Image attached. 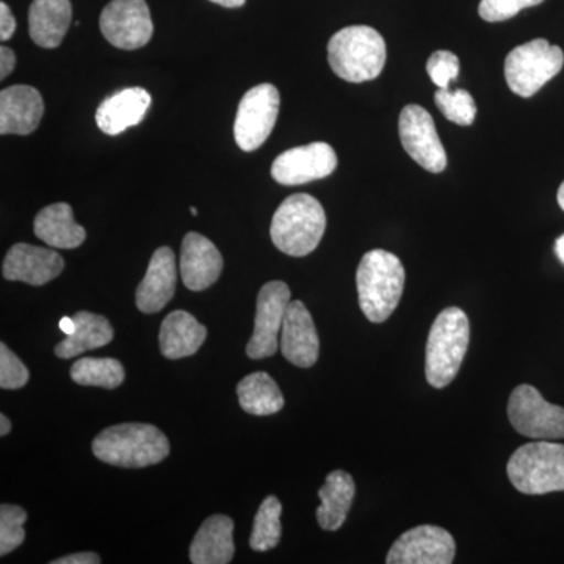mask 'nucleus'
I'll use <instances>...</instances> for the list:
<instances>
[{
    "instance_id": "1",
    "label": "nucleus",
    "mask_w": 564,
    "mask_h": 564,
    "mask_svg": "<svg viewBox=\"0 0 564 564\" xmlns=\"http://www.w3.org/2000/svg\"><path fill=\"white\" fill-rule=\"evenodd\" d=\"M91 451L96 458L110 466L140 469L162 463L170 455V443L165 434L150 423H121L99 433Z\"/></svg>"
},
{
    "instance_id": "2",
    "label": "nucleus",
    "mask_w": 564,
    "mask_h": 564,
    "mask_svg": "<svg viewBox=\"0 0 564 564\" xmlns=\"http://www.w3.org/2000/svg\"><path fill=\"white\" fill-rule=\"evenodd\" d=\"M404 267L392 252H366L356 272L359 306L372 323H383L393 314L402 300Z\"/></svg>"
},
{
    "instance_id": "3",
    "label": "nucleus",
    "mask_w": 564,
    "mask_h": 564,
    "mask_svg": "<svg viewBox=\"0 0 564 564\" xmlns=\"http://www.w3.org/2000/svg\"><path fill=\"white\" fill-rule=\"evenodd\" d=\"M470 325L459 307H447L430 329L425 350L426 381L436 389L452 383L469 348Z\"/></svg>"
},
{
    "instance_id": "4",
    "label": "nucleus",
    "mask_w": 564,
    "mask_h": 564,
    "mask_svg": "<svg viewBox=\"0 0 564 564\" xmlns=\"http://www.w3.org/2000/svg\"><path fill=\"white\" fill-rule=\"evenodd\" d=\"M386 41L369 25H350L333 35L328 43L329 66L340 79L361 84L383 73Z\"/></svg>"
},
{
    "instance_id": "5",
    "label": "nucleus",
    "mask_w": 564,
    "mask_h": 564,
    "mask_svg": "<svg viewBox=\"0 0 564 564\" xmlns=\"http://www.w3.org/2000/svg\"><path fill=\"white\" fill-rule=\"evenodd\" d=\"M326 229V215L314 196L296 193L282 202L274 212L270 236L274 247L292 256L303 258L318 247Z\"/></svg>"
},
{
    "instance_id": "6",
    "label": "nucleus",
    "mask_w": 564,
    "mask_h": 564,
    "mask_svg": "<svg viewBox=\"0 0 564 564\" xmlns=\"http://www.w3.org/2000/svg\"><path fill=\"white\" fill-rule=\"evenodd\" d=\"M508 478L529 496L564 491V444L534 441L519 447L507 466Z\"/></svg>"
},
{
    "instance_id": "7",
    "label": "nucleus",
    "mask_w": 564,
    "mask_h": 564,
    "mask_svg": "<svg viewBox=\"0 0 564 564\" xmlns=\"http://www.w3.org/2000/svg\"><path fill=\"white\" fill-rule=\"evenodd\" d=\"M564 54L560 46L538 39L514 47L505 61V79L514 95L532 98L563 69Z\"/></svg>"
},
{
    "instance_id": "8",
    "label": "nucleus",
    "mask_w": 564,
    "mask_h": 564,
    "mask_svg": "<svg viewBox=\"0 0 564 564\" xmlns=\"http://www.w3.org/2000/svg\"><path fill=\"white\" fill-rule=\"evenodd\" d=\"M508 417L516 432L536 441L564 440V408L549 403L533 386L511 392Z\"/></svg>"
},
{
    "instance_id": "9",
    "label": "nucleus",
    "mask_w": 564,
    "mask_h": 564,
    "mask_svg": "<svg viewBox=\"0 0 564 564\" xmlns=\"http://www.w3.org/2000/svg\"><path fill=\"white\" fill-rule=\"evenodd\" d=\"M280 91L272 84H261L243 96L234 122L237 147L245 152L259 150L276 124Z\"/></svg>"
},
{
    "instance_id": "10",
    "label": "nucleus",
    "mask_w": 564,
    "mask_h": 564,
    "mask_svg": "<svg viewBox=\"0 0 564 564\" xmlns=\"http://www.w3.org/2000/svg\"><path fill=\"white\" fill-rule=\"evenodd\" d=\"M99 28L104 39L122 51L147 46L154 33L150 7L144 0H111L102 10Z\"/></svg>"
},
{
    "instance_id": "11",
    "label": "nucleus",
    "mask_w": 564,
    "mask_h": 564,
    "mask_svg": "<svg viewBox=\"0 0 564 564\" xmlns=\"http://www.w3.org/2000/svg\"><path fill=\"white\" fill-rule=\"evenodd\" d=\"M289 303L291 289L285 282L270 281L263 285L256 303L254 333L247 345L248 358H270L278 351Z\"/></svg>"
},
{
    "instance_id": "12",
    "label": "nucleus",
    "mask_w": 564,
    "mask_h": 564,
    "mask_svg": "<svg viewBox=\"0 0 564 564\" xmlns=\"http://www.w3.org/2000/svg\"><path fill=\"white\" fill-rule=\"evenodd\" d=\"M400 140L404 151L414 162L430 173L444 172L447 166V152H445L432 115L423 107H404L399 120Z\"/></svg>"
},
{
    "instance_id": "13",
    "label": "nucleus",
    "mask_w": 564,
    "mask_h": 564,
    "mask_svg": "<svg viewBox=\"0 0 564 564\" xmlns=\"http://www.w3.org/2000/svg\"><path fill=\"white\" fill-rule=\"evenodd\" d=\"M454 536L436 525H419L404 532L389 551L388 564H451L454 563Z\"/></svg>"
},
{
    "instance_id": "14",
    "label": "nucleus",
    "mask_w": 564,
    "mask_h": 564,
    "mask_svg": "<svg viewBox=\"0 0 564 564\" xmlns=\"http://www.w3.org/2000/svg\"><path fill=\"white\" fill-rule=\"evenodd\" d=\"M336 151L323 141L292 148L274 159L272 176L278 184L302 185L336 172Z\"/></svg>"
},
{
    "instance_id": "15",
    "label": "nucleus",
    "mask_w": 564,
    "mask_h": 564,
    "mask_svg": "<svg viewBox=\"0 0 564 564\" xmlns=\"http://www.w3.org/2000/svg\"><path fill=\"white\" fill-rule=\"evenodd\" d=\"M280 347L282 356L293 366L313 367L318 359L321 340L307 307L302 302L289 303L282 323Z\"/></svg>"
},
{
    "instance_id": "16",
    "label": "nucleus",
    "mask_w": 564,
    "mask_h": 564,
    "mask_svg": "<svg viewBox=\"0 0 564 564\" xmlns=\"http://www.w3.org/2000/svg\"><path fill=\"white\" fill-rule=\"evenodd\" d=\"M63 269L65 261L57 251L29 243H17L7 252L2 274L7 281L44 285L55 280Z\"/></svg>"
},
{
    "instance_id": "17",
    "label": "nucleus",
    "mask_w": 564,
    "mask_h": 564,
    "mask_svg": "<svg viewBox=\"0 0 564 564\" xmlns=\"http://www.w3.org/2000/svg\"><path fill=\"white\" fill-rule=\"evenodd\" d=\"M221 270L218 248L202 234L188 232L181 247V276L185 288L193 292L206 291L220 278Z\"/></svg>"
},
{
    "instance_id": "18",
    "label": "nucleus",
    "mask_w": 564,
    "mask_h": 564,
    "mask_svg": "<svg viewBox=\"0 0 564 564\" xmlns=\"http://www.w3.org/2000/svg\"><path fill=\"white\" fill-rule=\"evenodd\" d=\"M176 281V256L172 248H159L152 254L148 272L137 289V307L144 314L159 313L172 302Z\"/></svg>"
},
{
    "instance_id": "19",
    "label": "nucleus",
    "mask_w": 564,
    "mask_h": 564,
    "mask_svg": "<svg viewBox=\"0 0 564 564\" xmlns=\"http://www.w3.org/2000/svg\"><path fill=\"white\" fill-rule=\"evenodd\" d=\"M44 115L40 91L29 85H13L0 93V133L29 135L39 129Z\"/></svg>"
},
{
    "instance_id": "20",
    "label": "nucleus",
    "mask_w": 564,
    "mask_h": 564,
    "mask_svg": "<svg viewBox=\"0 0 564 564\" xmlns=\"http://www.w3.org/2000/svg\"><path fill=\"white\" fill-rule=\"evenodd\" d=\"M151 106V95L133 87L113 93L96 110V124L107 135H120L144 120Z\"/></svg>"
},
{
    "instance_id": "21",
    "label": "nucleus",
    "mask_w": 564,
    "mask_h": 564,
    "mask_svg": "<svg viewBox=\"0 0 564 564\" xmlns=\"http://www.w3.org/2000/svg\"><path fill=\"white\" fill-rule=\"evenodd\" d=\"M73 7L69 0H33L29 10V33L44 50L61 46L69 31Z\"/></svg>"
},
{
    "instance_id": "22",
    "label": "nucleus",
    "mask_w": 564,
    "mask_h": 564,
    "mask_svg": "<svg viewBox=\"0 0 564 564\" xmlns=\"http://www.w3.org/2000/svg\"><path fill=\"white\" fill-rule=\"evenodd\" d=\"M234 522L225 514L207 518L193 538L191 562L193 564H228L232 562Z\"/></svg>"
},
{
    "instance_id": "23",
    "label": "nucleus",
    "mask_w": 564,
    "mask_h": 564,
    "mask_svg": "<svg viewBox=\"0 0 564 564\" xmlns=\"http://www.w3.org/2000/svg\"><path fill=\"white\" fill-rule=\"evenodd\" d=\"M33 231L40 240L52 248L74 250L87 239V231L74 220L69 204L55 203L36 215Z\"/></svg>"
},
{
    "instance_id": "24",
    "label": "nucleus",
    "mask_w": 564,
    "mask_h": 564,
    "mask_svg": "<svg viewBox=\"0 0 564 564\" xmlns=\"http://www.w3.org/2000/svg\"><path fill=\"white\" fill-rule=\"evenodd\" d=\"M207 337V328L192 314L174 311L162 322L159 343L165 358L181 359L195 355Z\"/></svg>"
},
{
    "instance_id": "25",
    "label": "nucleus",
    "mask_w": 564,
    "mask_h": 564,
    "mask_svg": "<svg viewBox=\"0 0 564 564\" xmlns=\"http://www.w3.org/2000/svg\"><path fill=\"white\" fill-rule=\"evenodd\" d=\"M355 480L350 474L333 470L326 477L325 485L318 491L322 505L317 508V522L323 530L336 532L344 525L355 499Z\"/></svg>"
},
{
    "instance_id": "26",
    "label": "nucleus",
    "mask_w": 564,
    "mask_h": 564,
    "mask_svg": "<svg viewBox=\"0 0 564 564\" xmlns=\"http://www.w3.org/2000/svg\"><path fill=\"white\" fill-rule=\"evenodd\" d=\"M74 321H76V332L66 336V339L55 347V355L58 358H74L82 352L101 348L113 340V328L102 315L82 311L74 315Z\"/></svg>"
},
{
    "instance_id": "27",
    "label": "nucleus",
    "mask_w": 564,
    "mask_h": 564,
    "mask_svg": "<svg viewBox=\"0 0 564 564\" xmlns=\"http://www.w3.org/2000/svg\"><path fill=\"white\" fill-rule=\"evenodd\" d=\"M237 395L243 411L252 415H272L284 408V395L280 386L269 373L258 372L248 375L239 386Z\"/></svg>"
},
{
    "instance_id": "28",
    "label": "nucleus",
    "mask_w": 564,
    "mask_h": 564,
    "mask_svg": "<svg viewBox=\"0 0 564 564\" xmlns=\"http://www.w3.org/2000/svg\"><path fill=\"white\" fill-rule=\"evenodd\" d=\"M70 378L80 386L117 389L124 381V367L113 358H82L70 367Z\"/></svg>"
},
{
    "instance_id": "29",
    "label": "nucleus",
    "mask_w": 564,
    "mask_h": 564,
    "mask_svg": "<svg viewBox=\"0 0 564 564\" xmlns=\"http://www.w3.org/2000/svg\"><path fill=\"white\" fill-rule=\"evenodd\" d=\"M282 505L274 496L267 497L263 500L258 514L254 518V525L250 536L252 551L267 552L276 547L281 541Z\"/></svg>"
},
{
    "instance_id": "30",
    "label": "nucleus",
    "mask_w": 564,
    "mask_h": 564,
    "mask_svg": "<svg viewBox=\"0 0 564 564\" xmlns=\"http://www.w3.org/2000/svg\"><path fill=\"white\" fill-rule=\"evenodd\" d=\"M434 102L437 109L443 111L448 121L458 126H473L477 106L473 96L466 90H451V88H440L434 95Z\"/></svg>"
},
{
    "instance_id": "31",
    "label": "nucleus",
    "mask_w": 564,
    "mask_h": 564,
    "mask_svg": "<svg viewBox=\"0 0 564 564\" xmlns=\"http://www.w3.org/2000/svg\"><path fill=\"white\" fill-rule=\"evenodd\" d=\"M25 521L28 513L18 505L0 507V555L6 556L24 543Z\"/></svg>"
},
{
    "instance_id": "32",
    "label": "nucleus",
    "mask_w": 564,
    "mask_h": 564,
    "mask_svg": "<svg viewBox=\"0 0 564 564\" xmlns=\"http://www.w3.org/2000/svg\"><path fill=\"white\" fill-rule=\"evenodd\" d=\"M426 73L437 88H451L459 76V61L448 51H436L426 62Z\"/></svg>"
},
{
    "instance_id": "33",
    "label": "nucleus",
    "mask_w": 564,
    "mask_h": 564,
    "mask_svg": "<svg viewBox=\"0 0 564 564\" xmlns=\"http://www.w3.org/2000/svg\"><path fill=\"white\" fill-rule=\"evenodd\" d=\"M29 370L24 362L7 347L0 344V388L21 389L28 384Z\"/></svg>"
},
{
    "instance_id": "34",
    "label": "nucleus",
    "mask_w": 564,
    "mask_h": 564,
    "mask_svg": "<svg viewBox=\"0 0 564 564\" xmlns=\"http://www.w3.org/2000/svg\"><path fill=\"white\" fill-rule=\"evenodd\" d=\"M544 0H481L478 7L481 20L488 22H502L511 20L522 10L540 6Z\"/></svg>"
},
{
    "instance_id": "35",
    "label": "nucleus",
    "mask_w": 564,
    "mask_h": 564,
    "mask_svg": "<svg viewBox=\"0 0 564 564\" xmlns=\"http://www.w3.org/2000/svg\"><path fill=\"white\" fill-rule=\"evenodd\" d=\"M17 31V20L6 2L0 3V40L9 41Z\"/></svg>"
},
{
    "instance_id": "36",
    "label": "nucleus",
    "mask_w": 564,
    "mask_h": 564,
    "mask_svg": "<svg viewBox=\"0 0 564 564\" xmlns=\"http://www.w3.org/2000/svg\"><path fill=\"white\" fill-rule=\"evenodd\" d=\"M101 558L98 554L93 552H80V554H73L68 556H62V558L52 560L51 564H99Z\"/></svg>"
},
{
    "instance_id": "37",
    "label": "nucleus",
    "mask_w": 564,
    "mask_h": 564,
    "mask_svg": "<svg viewBox=\"0 0 564 564\" xmlns=\"http://www.w3.org/2000/svg\"><path fill=\"white\" fill-rule=\"evenodd\" d=\"M17 65V55L10 47H0V79H7Z\"/></svg>"
},
{
    "instance_id": "38",
    "label": "nucleus",
    "mask_w": 564,
    "mask_h": 564,
    "mask_svg": "<svg viewBox=\"0 0 564 564\" xmlns=\"http://www.w3.org/2000/svg\"><path fill=\"white\" fill-rule=\"evenodd\" d=\"M61 329L66 336L74 334V332H76V321H74V317H63L61 321Z\"/></svg>"
},
{
    "instance_id": "39",
    "label": "nucleus",
    "mask_w": 564,
    "mask_h": 564,
    "mask_svg": "<svg viewBox=\"0 0 564 564\" xmlns=\"http://www.w3.org/2000/svg\"><path fill=\"white\" fill-rule=\"evenodd\" d=\"M210 2L218 3V6L226 7V9H239L243 7L247 0H210Z\"/></svg>"
},
{
    "instance_id": "40",
    "label": "nucleus",
    "mask_w": 564,
    "mask_h": 564,
    "mask_svg": "<svg viewBox=\"0 0 564 564\" xmlns=\"http://www.w3.org/2000/svg\"><path fill=\"white\" fill-rule=\"evenodd\" d=\"M11 423L6 414L0 415V436H7L10 433Z\"/></svg>"
},
{
    "instance_id": "41",
    "label": "nucleus",
    "mask_w": 564,
    "mask_h": 564,
    "mask_svg": "<svg viewBox=\"0 0 564 564\" xmlns=\"http://www.w3.org/2000/svg\"><path fill=\"white\" fill-rule=\"evenodd\" d=\"M555 251L556 256H558L560 261L564 263V234L562 237H560L558 240H556Z\"/></svg>"
},
{
    "instance_id": "42",
    "label": "nucleus",
    "mask_w": 564,
    "mask_h": 564,
    "mask_svg": "<svg viewBox=\"0 0 564 564\" xmlns=\"http://www.w3.org/2000/svg\"><path fill=\"white\" fill-rule=\"evenodd\" d=\"M556 199H558L560 207L564 210V182L560 185L558 195H556Z\"/></svg>"
},
{
    "instance_id": "43",
    "label": "nucleus",
    "mask_w": 564,
    "mask_h": 564,
    "mask_svg": "<svg viewBox=\"0 0 564 564\" xmlns=\"http://www.w3.org/2000/svg\"><path fill=\"white\" fill-rule=\"evenodd\" d=\"M192 215H198V209L196 207H191Z\"/></svg>"
}]
</instances>
